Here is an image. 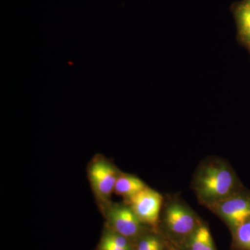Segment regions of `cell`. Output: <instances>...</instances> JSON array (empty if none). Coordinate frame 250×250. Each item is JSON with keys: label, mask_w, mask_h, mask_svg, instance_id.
<instances>
[{"label": "cell", "mask_w": 250, "mask_h": 250, "mask_svg": "<svg viewBox=\"0 0 250 250\" xmlns=\"http://www.w3.org/2000/svg\"><path fill=\"white\" fill-rule=\"evenodd\" d=\"M118 174L107 161H97L90 167L89 177L94 190L103 199L108 198L114 192Z\"/></svg>", "instance_id": "277c9868"}, {"label": "cell", "mask_w": 250, "mask_h": 250, "mask_svg": "<svg viewBox=\"0 0 250 250\" xmlns=\"http://www.w3.org/2000/svg\"><path fill=\"white\" fill-rule=\"evenodd\" d=\"M233 241L237 250H250V220L233 230Z\"/></svg>", "instance_id": "30bf717a"}, {"label": "cell", "mask_w": 250, "mask_h": 250, "mask_svg": "<svg viewBox=\"0 0 250 250\" xmlns=\"http://www.w3.org/2000/svg\"><path fill=\"white\" fill-rule=\"evenodd\" d=\"M147 186L141 179L129 174L118 175L114 192L117 195L129 199L141 191Z\"/></svg>", "instance_id": "ba28073f"}, {"label": "cell", "mask_w": 250, "mask_h": 250, "mask_svg": "<svg viewBox=\"0 0 250 250\" xmlns=\"http://www.w3.org/2000/svg\"><path fill=\"white\" fill-rule=\"evenodd\" d=\"M248 51H249L250 53V48H249V49H248Z\"/></svg>", "instance_id": "4fadbf2b"}, {"label": "cell", "mask_w": 250, "mask_h": 250, "mask_svg": "<svg viewBox=\"0 0 250 250\" xmlns=\"http://www.w3.org/2000/svg\"></svg>", "instance_id": "5bb4252c"}, {"label": "cell", "mask_w": 250, "mask_h": 250, "mask_svg": "<svg viewBox=\"0 0 250 250\" xmlns=\"http://www.w3.org/2000/svg\"><path fill=\"white\" fill-rule=\"evenodd\" d=\"M99 250H130V249L120 248V247L114 246V245L102 239L100 246H99Z\"/></svg>", "instance_id": "7c38bea8"}, {"label": "cell", "mask_w": 250, "mask_h": 250, "mask_svg": "<svg viewBox=\"0 0 250 250\" xmlns=\"http://www.w3.org/2000/svg\"><path fill=\"white\" fill-rule=\"evenodd\" d=\"M109 221L115 232L126 238L137 236L141 230V221L130 207H113L109 213Z\"/></svg>", "instance_id": "8992f818"}, {"label": "cell", "mask_w": 250, "mask_h": 250, "mask_svg": "<svg viewBox=\"0 0 250 250\" xmlns=\"http://www.w3.org/2000/svg\"><path fill=\"white\" fill-rule=\"evenodd\" d=\"M165 220L169 231L176 236H190L197 227L196 219L191 212L177 203L167 207Z\"/></svg>", "instance_id": "5b68a950"}, {"label": "cell", "mask_w": 250, "mask_h": 250, "mask_svg": "<svg viewBox=\"0 0 250 250\" xmlns=\"http://www.w3.org/2000/svg\"><path fill=\"white\" fill-rule=\"evenodd\" d=\"M237 180L229 167L219 163L204 166L195 182V189L203 201L215 204L237 192Z\"/></svg>", "instance_id": "6da1fadb"}, {"label": "cell", "mask_w": 250, "mask_h": 250, "mask_svg": "<svg viewBox=\"0 0 250 250\" xmlns=\"http://www.w3.org/2000/svg\"><path fill=\"white\" fill-rule=\"evenodd\" d=\"M189 250H216L209 229L205 225H197L190 236Z\"/></svg>", "instance_id": "9c48e42d"}, {"label": "cell", "mask_w": 250, "mask_h": 250, "mask_svg": "<svg viewBox=\"0 0 250 250\" xmlns=\"http://www.w3.org/2000/svg\"><path fill=\"white\" fill-rule=\"evenodd\" d=\"M236 26L238 43L247 49L250 47V0L236 1L230 7Z\"/></svg>", "instance_id": "52a82bcc"}, {"label": "cell", "mask_w": 250, "mask_h": 250, "mask_svg": "<svg viewBox=\"0 0 250 250\" xmlns=\"http://www.w3.org/2000/svg\"><path fill=\"white\" fill-rule=\"evenodd\" d=\"M137 250H164V246L159 238L149 236L140 241Z\"/></svg>", "instance_id": "8fae6325"}, {"label": "cell", "mask_w": 250, "mask_h": 250, "mask_svg": "<svg viewBox=\"0 0 250 250\" xmlns=\"http://www.w3.org/2000/svg\"><path fill=\"white\" fill-rule=\"evenodd\" d=\"M218 213L233 230L250 220V194L237 192L215 203Z\"/></svg>", "instance_id": "3957f363"}, {"label": "cell", "mask_w": 250, "mask_h": 250, "mask_svg": "<svg viewBox=\"0 0 250 250\" xmlns=\"http://www.w3.org/2000/svg\"><path fill=\"white\" fill-rule=\"evenodd\" d=\"M128 200L130 208L141 223L156 226L163 203L160 193L147 187Z\"/></svg>", "instance_id": "7a4b0ae2"}]
</instances>
